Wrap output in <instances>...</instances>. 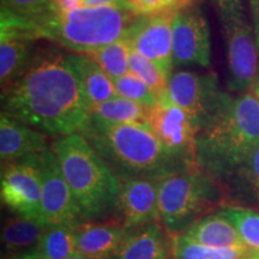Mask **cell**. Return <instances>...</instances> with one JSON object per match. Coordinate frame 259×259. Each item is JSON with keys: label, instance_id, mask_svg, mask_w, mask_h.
<instances>
[{"label": "cell", "instance_id": "6da1fadb", "mask_svg": "<svg viewBox=\"0 0 259 259\" xmlns=\"http://www.w3.org/2000/svg\"><path fill=\"white\" fill-rule=\"evenodd\" d=\"M2 108L16 120L58 137L82 131L92 112L67 53L57 48L35 52L23 74L3 88Z\"/></svg>", "mask_w": 259, "mask_h": 259}, {"label": "cell", "instance_id": "7a4b0ae2", "mask_svg": "<svg viewBox=\"0 0 259 259\" xmlns=\"http://www.w3.org/2000/svg\"><path fill=\"white\" fill-rule=\"evenodd\" d=\"M259 145V97L223 95L197 132V162L215 179L234 176Z\"/></svg>", "mask_w": 259, "mask_h": 259}, {"label": "cell", "instance_id": "3957f363", "mask_svg": "<svg viewBox=\"0 0 259 259\" xmlns=\"http://www.w3.org/2000/svg\"><path fill=\"white\" fill-rule=\"evenodd\" d=\"M80 134L120 181H160L170 174L197 169L174 156L149 124L109 125L88 119Z\"/></svg>", "mask_w": 259, "mask_h": 259}, {"label": "cell", "instance_id": "277c9868", "mask_svg": "<svg viewBox=\"0 0 259 259\" xmlns=\"http://www.w3.org/2000/svg\"><path fill=\"white\" fill-rule=\"evenodd\" d=\"M138 16L126 6H99L57 11L48 9L30 18L2 11L0 22L21 29L32 40L45 38L74 53L90 54L125 37Z\"/></svg>", "mask_w": 259, "mask_h": 259}, {"label": "cell", "instance_id": "5b68a950", "mask_svg": "<svg viewBox=\"0 0 259 259\" xmlns=\"http://www.w3.org/2000/svg\"><path fill=\"white\" fill-rule=\"evenodd\" d=\"M52 149L79 204L84 221H99L114 213L120 180L87 138L80 132L58 137Z\"/></svg>", "mask_w": 259, "mask_h": 259}, {"label": "cell", "instance_id": "8992f818", "mask_svg": "<svg viewBox=\"0 0 259 259\" xmlns=\"http://www.w3.org/2000/svg\"><path fill=\"white\" fill-rule=\"evenodd\" d=\"M219 196L216 179L200 168L170 174L158 181V221L171 235L185 233Z\"/></svg>", "mask_w": 259, "mask_h": 259}, {"label": "cell", "instance_id": "52a82bcc", "mask_svg": "<svg viewBox=\"0 0 259 259\" xmlns=\"http://www.w3.org/2000/svg\"><path fill=\"white\" fill-rule=\"evenodd\" d=\"M221 22L228 61V88L245 94L253 88L258 71L257 47L242 0H213Z\"/></svg>", "mask_w": 259, "mask_h": 259}, {"label": "cell", "instance_id": "ba28073f", "mask_svg": "<svg viewBox=\"0 0 259 259\" xmlns=\"http://www.w3.org/2000/svg\"><path fill=\"white\" fill-rule=\"evenodd\" d=\"M42 184V221L47 226L76 228L84 223L83 212L65 179L51 147L36 154Z\"/></svg>", "mask_w": 259, "mask_h": 259}, {"label": "cell", "instance_id": "9c48e42d", "mask_svg": "<svg viewBox=\"0 0 259 259\" xmlns=\"http://www.w3.org/2000/svg\"><path fill=\"white\" fill-rule=\"evenodd\" d=\"M0 194L3 203L18 216L42 221V184L36 154L3 164Z\"/></svg>", "mask_w": 259, "mask_h": 259}, {"label": "cell", "instance_id": "30bf717a", "mask_svg": "<svg viewBox=\"0 0 259 259\" xmlns=\"http://www.w3.org/2000/svg\"><path fill=\"white\" fill-rule=\"evenodd\" d=\"M148 124L174 156L191 167L200 168L197 162V130L189 114L173 102L167 92L150 108Z\"/></svg>", "mask_w": 259, "mask_h": 259}, {"label": "cell", "instance_id": "8fae6325", "mask_svg": "<svg viewBox=\"0 0 259 259\" xmlns=\"http://www.w3.org/2000/svg\"><path fill=\"white\" fill-rule=\"evenodd\" d=\"M176 11L167 10L153 15L138 16L125 35L130 46L153 61L168 79L174 67L171 23Z\"/></svg>", "mask_w": 259, "mask_h": 259}, {"label": "cell", "instance_id": "7c38bea8", "mask_svg": "<svg viewBox=\"0 0 259 259\" xmlns=\"http://www.w3.org/2000/svg\"><path fill=\"white\" fill-rule=\"evenodd\" d=\"M167 93L173 102L189 114L197 132L223 95L215 73L200 74L191 71L171 73Z\"/></svg>", "mask_w": 259, "mask_h": 259}, {"label": "cell", "instance_id": "4fadbf2b", "mask_svg": "<svg viewBox=\"0 0 259 259\" xmlns=\"http://www.w3.org/2000/svg\"><path fill=\"white\" fill-rule=\"evenodd\" d=\"M174 66L196 64L211 65V44L208 22L193 4L177 10L171 23Z\"/></svg>", "mask_w": 259, "mask_h": 259}, {"label": "cell", "instance_id": "5bb4252c", "mask_svg": "<svg viewBox=\"0 0 259 259\" xmlns=\"http://www.w3.org/2000/svg\"><path fill=\"white\" fill-rule=\"evenodd\" d=\"M116 211L127 231L158 221V181L141 178L121 180Z\"/></svg>", "mask_w": 259, "mask_h": 259}, {"label": "cell", "instance_id": "9a60e30c", "mask_svg": "<svg viewBox=\"0 0 259 259\" xmlns=\"http://www.w3.org/2000/svg\"><path fill=\"white\" fill-rule=\"evenodd\" d=\"M48 135L16 120L2 112L0 116V157L3 164L38 154L48 145Z\"/></svg>", "mask_w": 259, "mask_h": 259}, {"label": "cell", "instance_id": "2e32d148", "mask_svg": "<svg viewBox=\"0 0 259 259\" xmlns=\"http://www.w3.org/2000/svg\"><path fill=\"white\" fill-rule=\"evenodd\" d=\"M34 40L15 25L0 22V82L2 88L15 82L32 60Z\"/></svg>", "mask_w": 259, "mask_h": 259}, {"label": "cell", "instance_id": "e0dca14e", "mask_svg": "<svg viewBox=\"0 0 259 259\" xmlns=\"http://www.w3.org/2000/svg\"><path fill=\"white\" fill-rule=\"evenodd\" d=\"M127 232L121 223L84 222L74 228L76 252L90 259H112Z\"/></svg>", "mask_w": 259, "mask_h": 259}, {"label": "cell", "instance_id": "ac0fdd59", "mask_svg": "<svg viewBox=\"0 0 259 259\" xmlns=\"http://www.w3.org/2000/svg\"><path fill=\"white\" fill-rule=\"evenodd\" d=\"M67 60L79 80L90 108L118 96L113 79L90 54L71 52L67 53Z\"/></svg>", "mask_w": 259, "mask_h": 259}, {"label": "cell", "instance_id": "d6986e66", "mask_svg": "<svg viewBox=\"0 0 259 259\" xmlns=\"http://www.w3.org/2000/svg\"><path fill=\"white\" fill-rule=\"evenodd\" d=\"M166 236L157 222L127 232L112 259H168Z\"/></svg>", "mask_w": 259, "mask_h": 259}, {"label": "cell", "instance_id": "ffe728a7", "mask_svg": "<svg viewBox=\"0 0 259 259\" xmlns=\"http://www.w3.org/2000/svg\"><path fill=\"white\" fill-rule=\"evenodd\" d=\"M194 241L213 247H245L234 226L221 213L204 216L185 232ZM247 247V246H246Z\"/></svg>", "mask_w": 259, "mask_h": 259}, {"label": "cell", "instance_id": "44dd1931", "mask_svg": "<svg viewBox=\"0 0 259 259\" xmlns=\"http://www.w3.org/2000/svg\"><path fill=\"white\" fill-rule=\"evenodd\" d=\"M149 113L150 107L125 97L115 96L94 107L89 119L109 125L148 124Z\"/></svg>", "mask_w": 259, "mask_h": 259}, {"label": "cell", "instance_id": "7402d4cb", "mask_svg": "<svg viewBox=\"0 0 259 259\" xmlns=\"http://www.w3.org/2000/svg\"><path fill=\"white\" fill-rule=\"evenodd\" d=\"M173 259H244L252 251L248 247H213L194 241L185 233L171 235Z\"/></svg>", "mask_w": 259, "mask_h": 259}, {"label": "cell", "instance_id": "603a6c76", "mask_svg": "<svg viewBox=\"0 0 259 259\" xmlns=\"http://www.w3.org/2000/svg\"><path fill=\"white\" fill-rule=\"evenodd\" d=\"M47 225L38 220L18 216L10 219L3 227L2 240L9 252H19L35 247L47 229Z\"/></svg>", "mask_w": 259, "mask_h": 259}, {"label": "cell", "instance_id": "cb8c5ba5", "mask_svg": "<svg viewBox=\"0 0 259 259\" xmlns=\"http://www.w3.org/2000/svg\"><path fill=\"white\" fill-rule=\"evenodd\" d=\"M36 252L45 259H66L76 253V233L67 226H48Z\"/></svg>", "mask_w": 259, "mask_h": 259}, {"label": "cell", "instance_id": "d4e9b609", "mask_svg": "<svg viewBox=\"0 0 259 259\" xmlns=\"http://www.w3.org/2000/svg\"><path fill=\"white\" fill-rule=\"evenodd\" d=\"M131 46L125 37L106 45L90 53L112 79L119 78L130 72Z\"/></svg>", "mask_w": 259, "mask_h": 259}, {"label": "cell", "instance_id": "484cf974", "mask_svg": "<svg viewBox=\"0 0 259 259\" xmlns=\"http://www.w3.org/2000/svg\"><path fill=\"white\" fill-rule=\"evenodd\" d=\"M220 213L234 226L248 248L259 251V211L240 206H227Z\"/></svg>", "mask_w": 259, "mask_h": 259}, {"label": "cell", "instance_id": "4316f807", "mask_svg": "<svg viewBox=\"0 0 259 259\" xmlns=\"http://www.w3.org/2000/svg\"><path fill=\"white\" fill-rule=\"evenodd\" d=\"M130 72L135 73L155 93L157 97L167 92L168 77L153 61L142 56L131 47L130 53Z\"/></svg>", "mask_w": 259, "mask_h": 259}, {"label": "cell", "instance_id": "83f0119b", "mask_svg": "<svg viewBox=\"0 0 259 259\" xmlns=\"http://www.w3.org/2000/svg\"><path fill=\"white\" fill-rule=\"evenodd\" d=\"M116 95L125 97V99L132 100L142 105L150 107L156 106L157 96L155 93L147 85V83L143 82L139 77L135 73L128 72L119 78L113 79Z\"/></svg>", "mask_w": 259, "mask_h": 259}, {"label": "cell", "instance_id": "f1b7e54d", "mask_svg": "<svg viewBox=\"0 0 259 259\" xmlns=\"http://www.w3.org/2000/svg\"><path fill=\"white\" fill-rule=\"evenodd\" d=\"M246 193L259 204V145L234 174Z\"/></svg>", "mask_w": 259, "mask_h": 259}, {"label": "cell", "instance_id": "f546056e", "mask_svg": "<svg viewBox=\"0 0 259 259\" xmlns=\"http://www.w3.org/2000/svg\"><path fill=\"white\" fill-rule=\"evenodd\" d=\"M189 4H192V0H125L126 8L137 16L178 10Z\"/></svg>", "mask_w": 259, "mask_h": 259}, {"label": "cell", "instance_id": "4dcf8cb0", "mask_svg": "<svg viewBox=\"0 0 259 259\" xmlns=\"http://www.w3.org/2000/svg\"><path fill=\"white\" fill-rule=\"evenodd\" d=\"M50 9V0H2V11L17 18H30Z\"/></svg>", "mask_w": 259, "mask_h": 259}, {"label": "cell", "instance_id": "1f68e13d", "mask_svg": "<svg viewBox=\"0 0 259 259\" xmlns=\"http://www.w3.org/2000/svg\"><path fill=\"white\" fill-rule=\"evenodd\" d=\"M83 8V0H50V9L57 11H69Z\"/></svg>", "mask_w": 259, "mask_h": 259}, {"label": "cell", "instance_id": "d6a6232c", "mask_svg": "<svg viewBox=\"0 0 259 259\" xmlns=\"http://www.w3.org/2000/svg\"><path fill=\"white\" fill-rule=\"evenodd\" d=\"M126 6L125 0H83L85 8H99V6Z\"/></svg>", "mask_w": 259, "mask_h": 259}, {"label": "cell", "instance_id": "836d02e7", "mask_svg": "<svg viewBox=\"0 0 259 259\" xmlns=\"http://www.w3.org/2000/svg\"><path fill=\"white\" fill-rule=\"evenodd\" d=\"M250 5L254 24V36L259 38V0H250Z\"/></svg>", "mask_w": 259, "mask_h": 259}, {"label": "cell", "instance_id": "e575fe53", "mask_svg": "<svg viewBox=\"0 0 259 259\" xmlns=\"http://www.w3.org/2000/svg\"><path fill=\"white\" fill-rule=\"evenodd\" d=\"M22 259H45L42 255H40L36 252V250L31 251V252H28V253H25L22 255Z\"/></svg>", "mask_w": 259, "mask_h": 259}, {"label": "cell", "instance_id": "d590c367", "mask_svg": "<svg viewBox=\"0 0 259 259\" xmlns=\"http://www.w3.org/2000/svg\"><path fill=\"white\" fill-rule=\"evenodd\" d=\"M246 259H259V251H253L250 252V254L246 257Z\"/></svg>", "mask_w": 259, "mask_h": 259}, {"label": "cell", "instance_id": "8d00e7d4", "mask_svg": "<svg viewBox=\"0 0 259 259\" xmlns=\"http://www.w3.org/2000/svg\"><path fill=\"white\" fill-rule=\"evenodd\" d=\"M66 259H90V258H88V257H85V255H83V254H80V253H73L72 255H70L69 258H66Z\"/></svg>", "mask_w": 259, "mask_h": 259}, {"label": "cell", "instance_id": "74e56055", "mask_svg": "<svg viewBox=\"0 0 259 259\" xmlns=\"http://www.w3.org/2000/svg\"><path fill=\"white\" fill-rule=\"evenodd\" d=\"M254 94H255V95H257V96L259 97V85L257 87V89H255V93H254Z\"/></svg>", "mask_w": 259, "mask_h": 259}, {"label": "cell", "instance_id": "f35d334b", "mask_svg": "<svg viewBox=\"0 0 259 259\" xmlns=\"http://www.w3.org/2000/svg\"><path fill=\"white\" fill-rule=\"evenodd\" d=\"M255 42H257V46L259 48V38H255Z\"/></svg>", "mask_w": 259, "mask_h": 259}, {"label": "cell", "instance_id": "ab89813d", "mask_svg": "<svg viewBox=\"0 0 259 259\" xmlns=\"http://www.w3.org/2000/svg\"><path fill=\"white\" fill-rule=\"evenodd\" d=\"M11 259H22V257H19V258H11Z\"/></svg>", "mask_w": 259, "mask_h": 259}, {"label": "cell", "instance_id": "60d3db41", "mask_svg": "<svg viewBox=\"0 0 259 259\" xmlns=\"http://www.w3.org/2000/svg\"><path fill=\"white\" fill-rule=\"evenodd\" d=\"M244 259H246V258H244Z\"/></svg>", "mask_w": 259, "mask_h": 259}]
</instances>
